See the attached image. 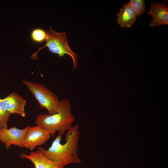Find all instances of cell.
Returning <instances> with one entry per match:
<instances>
[{
	"instance_id": "1",
	"label": "cell",
	"mask_w": 168,
	"mask_h": 168,
	"mask_svg": "<svg viewBox=\"0 0 168 168\" xmlns=\"http://www.w3.org/2000/svg\"><path fill=\"white\" fill-rule=\"evenodd\" d=\"M78 124L72 126L67 132L65 142L61 144L62 136L58 134L47 150L41 147L37 149L47 158L65 167L70 164H79L81 160L77 152L80 132Z\"/></svg>"
},
{
	"instance_id": "2",
	"label": "cell",
	"mask_w": 168,
	"mask_h": 168,
	"mask_svg": "<svg viewBox=\"0 0 168 168\" xmlns=\"http://www.w3.org/2000/svg\"><path fill=\"white\" fill-rule=\"evenodd\" d=\"M75 120L70 103L68 99L66 98L60 100L57 113L39 114L35 123L36 125L48 131L50 136H54L56 132L62 136L72 127Z\"/></svg>"
},
{
	"instance_id": "3",
	"label": "cell",
	"mask_w": 168,
	"mask_h": 168,
	"mask_svg": "<svg viewBox=\"0 0 168 168\" xmlns=\"http://www.w3.org/2000/svg\"><path fill=\"white\" fill-rule=\"evenodd\" d=\"M46 31L47 38L45 45L39 48L35 53L33 54L31 56V58L37 59V55L39 51L43 48L47 47L50 51L58 54L60 58L65 54L69 55L72 60L73 69H76L78 66L77 55L70 48L65 32H56L53 30L51 26L49 30Z\"/></svg>"
},
{
	"instance_id": "4",
	"label": "cell",
	"mask_w": 168,
	"mask_h": 168,
	"mask_svg": "<svg viewBox=\"0 0 168 168\" xmlns=\"http://www.w3.org/2000/svg\"><path fill=\"white\" fill-rule=\"evenodd\" d=\"M22 83L32 93L40 108L46 109L49 114L57 113L60 100L55 93L39 83L25 80Z\"/></svg>"
},
{
	"instance_id": "5",
	"label": "cell",
	"mask_w": 168,
	"mask_h": 168,
	"mask_svg": "<svg viewBox=\"0 0 168 168\" xmlns=\"http://www.w3.org/2000/svg\"><path fill=\"white\" fill-rule=\"evenodd\" d=\"M49 132L40 126H27L25 133L24 147L32 151L38 146L44 144L49 139Z\"/></svg>"
},
{
	"instance_id": "6",
	"label": "cell",
	"mask_w": 168,
	"mask_h": 168,
	"mask_svg": "<svg viewBox=\"0 0 168 168\" xmlns=\"http://www.w3.org/2000/svg\"><path fill=\"white\" fill-rule=\"evenodd\" d=\"M27 126L23 129L16 127L0 129V142L4 143L7 150L12 145L24 147V139Z\"/></svg>"
},
{
	"instance_id": "7",
	"label": "cell",
	"mask_w": 168,
	"mask_h": 168,
	"mask_svg": "<svg viewBox=\"0 0 168 168\" xmlns=\"http://www.w3.org/2000/svg\"><path fill=\"white\" fill-rule=\"evenodd\" d=\"M2 100L4 107L10 114H16L22 117L26 116L25 107L26 102L22 96L14 92Z\"/></svg>"
},
{
	"instance_id": "8",
	"label": "cell",
	"mask_w": 168,
	"mask_h": 168,
	"mask_svg": "<svg viewBox=\"0 0 168 168\" xmlns=\"http://www.w3.org/2000/svg\"><path fill=\"white\" fill-rule=\"evenodd\" d=\"M150 11L152 20L150 25L151 27L168 24V7L164 2H154L151 4Z\"/></svg>"
},
{
	"instance_id": "9",
	"label": "cell",
	"mask_w": 168,
	"mask_h": 168,
	"mask_svg": "<svg viewBox=\"0 0 168 168\" xmlns=\"http://www.w3.org/2000/svg\"><path fill=\"white\" fill-rule=\"evenodd\" d=\"M20 156L29 160L33 164L34 168H65L47 158L38 150L32 151L29 154L21 153Z\"/></svg>"
},
{
	"instance_id": "10",
	"label": "cell",
	"mask_w": 168,
	"mask_h": 168,
	"mask_svg": "<svg viewBox=\"0 0 168 168\" xmlns=\"http://www.w3.org/2000/svg\"><path fill=\"white\" fill-rule=\"evenodd\" d=\"M117 23L121 28H130L136 20V16L129 3L124 4L117 15Z\"/></svg>"
},
{
	"instance_id": "11",
	"label": "cell",
	"mask_w": 168,
	"mask_h": 168,
	"mask_svg": "<svg viewBox=\"0 0 168 168\" xmlns=\"http://www.w3.org/2000/svg\"><path fill=\"white\" fill-rule=\"evenodd\" d=\"M128 3L136 16L143 14L146 11V5L144 0H130Z\"/></svg>"
},
{
	"instance_id": "12",
	"label": "cell",
	"mask_w": 168,
	"mask_h": 168,
	"mask_svg": "<svg viewBox=\"0 0 168 168\" xmlns=\"http://www.w3.org/2000/svg\"><path fill=\"white\" fill-rule=\"evenodd\" d=\"M10 115L4 107L2 99L0 98V129L7 128Z\"/></svg>"
},
{
	"instance_id": "13",
	"label": "cell",
	"mask_w": 168,
	"mask_h": 168,
	"mask_svg": "<svg viewBox=\"0 0 168 168\" xmlns=\"http://www.w3.org/2000/svg\"><path fill=\"white\" fill-rule=\"evenodd\" d=\"M31 40L36 43H41L46 41L47 33L46 31L42 29L35 28L33 30L31 33Z\"/></svg>"
}]
</instances>
